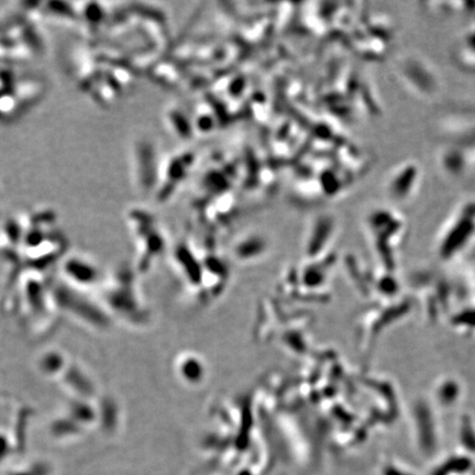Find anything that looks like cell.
I'll return each instance as SVG.
<instances>
[{
  "mask_svg": "<svg viewBox=\"0 0 475 475\" xmlns=\"http://www.w3.org/2000/svg\"><path fill=\"white\" fill-rule=\"evenodd\" d=\"M395 72L408 90L419 96L430 98L439 92L440 83L434 69L426 61L416 57L395 60Z\"/></svg>",
  "mask_w": 475,
  "mask_h": 475,
  "instance_id": "obj_2",
  "label": "cell"
},
{
  "mask_svg": "<svg viewBox=\"0 0 475 475\" xmlns=\"http://www.w3.org/2000/svg\"><path fill=\"white\" fill-rule=\"evenodd\" d=\"M158 158L160 156L150 139H137L131 146V175L137 188L142 193L156 191L161 167Z\"/></svg>",
  "mask_w": 475,
  "mask_h": 475,
  "instance_id": "obj_1",
  "label": "cell"
},
{
  "mask_svg": "<svg viewBox=\"0 0 475 475\" xmlns=\"http://www.w3.org/2000/svg\"><path fill=\"white\" fill-rule=\"evenodd\" d=\"M422 184V169L415 161H404L394 166L384 181L386 197L395 204L414 200Z\"/></svg>",
  "mask_w": 475,
  "mask_h": 475,
  "instance_id": "obj_3",
  "label": "cell"
},
{
  "mask_svg": "<svg viewBox=\"0 0 475 475\" xmlns=\"http://www.w3.org/2000/svg\"><path fill=\"white\" fill-rule=\"evenodd\" d=\"M475 233V204L463 205L455 210L446 226L443 245H449L446 251L453 250L455 245L468 241Z\"/></svg>",
  "mask_w": 475,
  "mask_h": 475,
  "instance_id": "obj_4",
  "label": "cell"
}]
</instances>
